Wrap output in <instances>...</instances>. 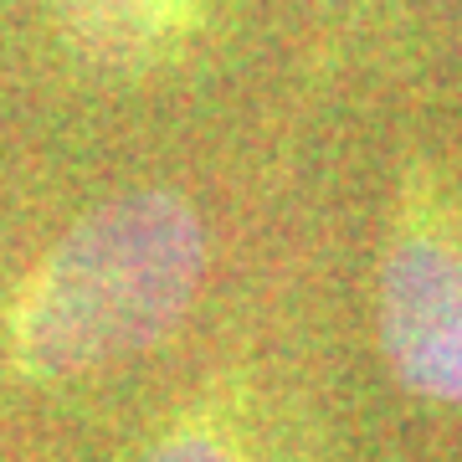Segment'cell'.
Masks as SVG:
<instances>
[{
    "mask_svg": "<svg viewBox=\"0 0 462 462\" xmlns=\"http://www.w3.org/2000/svg\"><path fill=\"white\" fill-rule=\"evenodd\" d=\"M380 349L421 401L462 406V206L431 160L401 170L380 257Z\"/></svg>",
    "mask_w": 462,
    "mask_h": 462,
    "instance_id": "cell-2",
    "label": "cell"
},
{
    "mask_svg": "<svg viewBox=\"0 0 462 462\" xmlns=\"http://www.w3.org/2000/svg\"><path fill=\"white\" fill-rule=\"evenodd\" d=\"M139 462H247V457H242V447L231 442L226 427H216V421H185L170 437H160Z\"/></svg>",
    "mask_w": 462,
    "mask_h": 462,
    "instance_id": "cell-4",
    "label": "cell"
},
{
    "mask_svg": "<svg viewBox=\"0 0 462 462\" xmlns=\"http://www.w3.org/2000/svg\"><path fill=\"white\" fill-rule=\"evenodd\" d=\"M62 42L98 72H149L200 32L206 0H51Z\"/></svg>",
    "mask_w": 462,
    "mask_h": 462,
    "instance_id": "cell-3",
    "label": "cell"
},
{
    "mask_svg": "<svg viewBox=\"0 0 462 462\" xmlns=\"http://www.w3.org/2000/svg\"><path fill=\"white\" fill-rule=\"evenodd\" d=\"M206 273V226L175 190L93 206L21 282L11 360L32 380H78L175 334Z\"/></svg>",
    "mask_w": 462,
    "mask_h": 462,
    "instance_id": "cell-1",
    "label": "cell"
}]
</instances>
